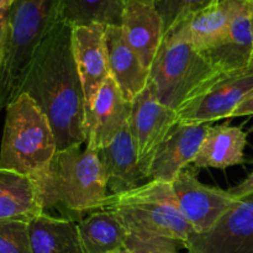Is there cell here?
Listing matches in <instances>:
<instances>
[{"mask_svg": "<svg viewBox=\"0 0 253 253\" xmlns=\"http://www.w3.org/2000/svg\"><path fill=\"white\" fill-rule=\"evenodd\" d=\"M72 32L73 26L56 20L40 43L21 88L48 120L57 151L86 142L85 95Z\"/></svg>", "mask_w": 253, "mask_h": 253, "instance_id": "obj_1", "label": "cell"}, {"mask_svg": "<svg viewBox=\"0 0 253 253\" xmlns=\"http://www.w3.org/2000/svg\"><path fill=\"white\" fill-rule=\"evenodd\" d=\"M37 187L43 210L58 209L63 215L96 211L109 195L98 150L89 145L57 151Z\"/></svg>", "mask_w": 253, "mask_h": 253, "instance_id": "obj_2", "label": "cell"}, {"mask_svg": "<svg viewBox=\"0 0 253 253\" xmlns=\"http://www.w3.org/2000/svg\"><path fill=\"white\" fill-rule=\"evenodd\" d=\"M59 0H15L0 62V111L21 93L35 53L58 19Z\"/></svg>", "mask_w": 253, "mask_h": 253, "instance_id": "obj_3", "label": "cell"}, {"mask_svg": "<svg viewBox=\"0 0 253 253\" xmlns=\"http://www.w3.org/2000/svg\"><path fill=\"white\" fill-rule=\"evenodd\" d=\"M0 168L15 170L39 183L57 152L53 130L44 114L21 93L5 109Z\"/></svg>", "mask_w": 253, "mask_h": 253, "instance_id": "obj_4", "label": "cell"}, {"mask_svg": "<svg viewBox=\"0 0 253 253\" xmlns=\"http://www.w3.org/2000/svg\"><path fill=\"white\" fill-rule=\"evenodd\" d=\"M99 210L111 212L131 236L168 237L184 246L194 230L177 208L172 184L151 180L135 189L109 194Z\"/></svg>", "mask_w": 253, "mask_h": 253, "instance_id": "obj_5", "label": "cell"}, {"mask_svg": "<svg viewBox=\"0 0 253 253\" xmlns=\"http://www.w3.org/2000/svg\"><path fill=\"white\" fill-rule=\"evenodd\" d=\"M224 76L192 43L163 37L147 84L163 105L178 113Z\"/></svg>", "mask_w": 253, "mask_h": 253, "instance_id": "obj_6", "label": "cell"}, {"mask_svg": "<svg viewBox=\"0 0 253 253\" xmlns=\"http://www.w3.org/2000/svg\"><path fill=\"white\" fill-rule=\"evenodd\" d=\"M177 123V111L163 105L148 84L131 101L128 128L137 151L138 165L147 178L156 152Z\"/></svg>", "mask_w": 253, "mask_h": 253, "instance_id": "obj_7", "label": "cell"}, {"mask_svg": "<svg viewBox=\"0 0 253 253\" xmlns=\"http://www.w3.org/2000/svg\"><path fill=\"white\" fill-rule=\"evenodd\" d=\"M172 189L178 210L195 234L210 231L240 200L229 190L203 184L185 169L172 183Z\"/></svg>", "mask_w": 253, "mask_h": 253, "instance_id": "obj_8", "label": "cell"}, {"mask_svg": "<svg viewBox=\"0 0 253 253\" xmlns=\"http://www.w3.org/2000/svg\"><path fill=\"white\" fill-rule=\"evenodd\" d=\"M188 253H253V195L240 199L210 231L193 234Z\"/></svg>", "mask_w": 253, "mask_h": 253, "instance_id": "obj_9", "label": "cell"}, {"mask_svg": "<svg viewBox=\"0 0 253 253\" xmlns=\"http://www.w3.org/2000/svg\"><path fill=\"white\" fill-rule=\"evenodd\" d=\"M253 93V66L240 73L224 76L211 88L183 106L178 121L209 124L231 118L232 113Z\"/></svg>", "mask_w": 253, "mask_h": 253, "instance_id": "obj_10", "label": "cell"}, {"mask_svg": "<svg viewBox=\"0 0 253 253\" xmlns=\"http://www.w3.org/2000/svg\"><path fill=\"white\" fill-rule=\"evenodd\" d=\"M219 73L235 74L253 63V1L247 0L217 42L200 51Z\"/></svg>", "mask_w": 253, "mask_h": 253, "instance_id": "obj_11", "label": "cell"}, {"mask_svg": "<svg viewBox=\"0 0 253 253\" xmlns=\"http://www.w3.org/2000/svg\"><path fill=\"white\" fill-rule=\"evenodd\" d=\"M209 124H185L178 121L156 152L150 178L172 184L188 165L194 162Z\"/></svg>", "mask_w": 253, "mask_h": 253, "instance_id": "obj_12", "label": "cell"}, {"mask_svg": "<svg viewBox=\"0 0 253 253\" xmlns=\"http://www.w3.org/2000/svg\"><path fill=\"white\" fill-rule=\"evenodd\" d=\"M131 103L124 98L120 88L109 77L86 109V145L101 150L113 141L128 123Z\"/></svg>", "mask_w": 253, "mask_h": 253, "instance_id": "obj_13", "label": "cell"}, {"mask_svg": "<svg viewBox=\"0 0 253 253\" xmlns=\"http://www.w3.org/2000/svg\"><path fill=\"white\" fill-rule=\"evenodd\" d=\"M72 42L88 109L100 86L110 77L105 46V26L93 24L73 27Z\"/></svg>", "mask_w": 253, "mask_h": 253, "instance_id": "obj_14", "label": "cell"}, {"mask_svg": "<svg viewBox=\"0 0 253 253\" xmlns=\"http://www.w3.org/2000/svg\"><path fill=\"white\" fill-rule=\"evenodd\" d=\"M120 27L130 48L150 71L165 37L163 21L153 1L126 0Z\"/></svg>", "mask_w": 253, "mask_h": 253, "instance_id": "obj_15", "label": "cell"}, {"mask_svg": "<svg viewBox=\"0 0 253 253\" xmlns=\"http://www.w3.org/2000/svg\"><path fill=\"white\" fill-rule=\"evenodd\" d=\"M103 165L109 194H120L140 187L147 179L138 165L137 151L131 136L128 123L124 125L108 146L98 150Z\"/></svg>", "mask_w": 253, "mask_h": 253, "instance_id": "obj_16", "label": "cell"}, {"mask_svg": "<svg viewBox=\"0 0 253 253\" xmlns=\"http://www.w3.org/2000/svg\"><path fill=\"white\" fill-rule=\"evenodd\" d=\"M247 0H217L208 9L175 26L165 37L183 40L199 51L219 41Z\"/></svg>", "mask_w": 253, "mask_h": 253, "instance_id": "obj_17", "label": "cell"}, {"mask_svg": "<svg viewBox=\"0 0 253 253\" xmlns=\"http://www.w3.org/2000/svg\"><path fill=\"white\" fill-rule=\"evenodd\" d=\"M105 46L110 77L131 103L147 86L150 71L130 48L120 26H105Z\"/></svg>", "mask_w": 253, "mask_h": 253, "instance_id": "obj_18", "label": "cell"}, {"mask_svg": "<svg viewBox=\"0 0 253 253\" xmlns=\"http://www.w3.org/2000/svg\"><path fill=\"white\" fill-rule=\"evenodd\" d=\"M44 212L39 187L27 175L0 168V220H26Z\"/></svg>", "mask_w": 253, "mask_h": 253, "instance_id": "obj_19", "label": "cell"}, {"mask_svg": "<svg viewBox=\"0 0 253 253\" xmlns=\"http://www.w3.org/2000/svg\"><path fill=\"white\" fill-rule=\"evenodd\" d=\"M247 133L236 126H210L193 165L198 168H224L245 162Z\"/></svg>", "mask_w": 253, "mask_h": 253, "instance_id": "obj_20", "label": "cell"}, {"mask_svg": "<svg viewBox=\"0 0 253 253\" xmlns=\"http://www.w3.org/2000/svg\"><path fill=\"white\" fill-rule=\"evenodd\" d=\"M77 222L46 212L30 220L32 253H84Z\"/></svg>", "mask_w": 253, "mask_h": 253, "instance_id": "obj_21", "label": "cell"}, {"mask_svg": "<svg viewBox=\"0 0 253 253\" xmlns=\"http://www.w3.org/2000/svg\"><path fill=\"white\" fill-rule=\"evenodd\" d=\"M77 225L84 253H108L126 246L128 232L111 212L96 210Z\"/></svg>", "mask_w": 253, "mask_h": 253, "instance_id": "obj_22", "label": "cell"}, {"mask_svg": "<svg viewBox=\"0 0 253 253\" xmlns=\"http://www.w3.org/2000/svg\"><path fill=\"white\" fill-rule=\"evenodd\" d=\"M126 0H59L58 17L71 26H121Z\"/></svg>", "mask_w": 253, "mask_h": 253, "instance_id": "obj_23", "label": "cell"}, {"mask_svg": "<svg viewBox=\"0 0 253 253\" xmlns=\"http://www.w3.org/2000/svg\"><path fill=\"white\" fill-rule=\"evenodd\" d=\"M216 1L217 0H155L153 4L162 19L166 35Z\"/></svg>", "mask_w": 253, "mask_h": 253, "instance_id": "obj_24", "label": "cell"}, {"mask_svg": "<svg viewBox=\"0 0 253 253\" xmlns=\"http://www.w3.org/2000/svg\"><path fill=\"white\" fill-rule=\"evenodd\" d=\"M0 253H32L29 221L0 220Z\"/></svg>", "mask_w": 253, "mask_h": 253, "instance_id": "obj_25", "label": "cell"}, {"mask_svg": "<svg viewBox=\"0 0 253 253\" xmlns=\"http://www.w3.org/2000/svg\"><path fill=\"white\" fill-rule=\"evenodd\" d=\"M178 244L180 242L168 237L138 239L128 235L126 240V247L132 253H179Z\"/></svg>", "mask_w": 253, "mask_h": 253, "instance_id": "obj_26", "label": "cell"}, {"mask_svg": "<svg viewBox=\"0 0 253 253\" xmlns=\"http://www.w3.org/2000/svg\"><path fill=\"white\" fill-rule=\"evenodd\" d=\"M229 192L231 193V194H234L235 197L240 198V199L253 195V170L251 172V174H250L244 182L240 183L237 187L230 189Z\"/></svg>", "mask_w": 253, "mask_h": 253, "instance_id": "obj_27", "label": "cell"}, {"mask_svg": "<svg viewBox=\"0 0 253 253\" xmlns=\"http://www.w3.org/2000/svg\"><path fill=\"white\" fill-rule=\"evenodd\" d=\"M9 7L0 9V51L4 49L5 40L7 35V21H9Z\"/></svg>", "mask_w": 253, "mask_h": 253, "instance_id": "obj_28", "label": "cell"}, {"mask_svg": "<svg viewBox=\"0 0 253 253\" xmlns=\"http://www.w3.org/2000/svg\"><path fill=\"white\" fill-rule=\"evenodd\" d=\"M253 115V93L246 100L241 103V105L232 113L231 118H241V116H251Z\"/></svg>", "mask_w": 253, "mask_h": 253, "instance_id": "obj_29", "label": "cell"}, {"mask_svg": "<svg viewBox=\"0 0 253 253\" xmlns=\"http://www.w3.org/2000/svg\"><path fill=\"white\" fill-rule=\"evenodd\" d=\"M15 0H0V9H4V7H9L11 6L12 2Z\"/></svg>", "mask_w": 253, "mask_h": 253, "instance_id": "obj_30", "label": "cell"}, {"mask_svg": "<svg viewBox=\"0 0 253 253\" xmlns=\"http://www.w3.org/2000/svg\"><path fill=\"white\" fill-rule=\"evenodd\" d=\"M108 253H132V252H131L130 250L125 246V247H123V249H119V250H116V251H111Z\"/></svg>", "mask_w": 253, "mask_h": 253, "instance_id": "obj_31", "label": "cell"}, {"mask_svg": "<svg viewBox=\"0 0 253 253\" xmlns=\"http://www.w3.org/2000/svg\"><path fill=\"white\" fill-rule=\"evenodd\" d=\"M2 51H4V49H1V51H0V62H1V57H2Z\"/></svg>", "mask_w": 253, "mask_h": 253, "instance_id": "obj_32", "label": "cell"}, {"mask_svg": "<svg viewBox=\"0 0 253 253\" xmlns=\"http://www.w3.org/2000/svg\"><path fill=\"white\" fill-rule=\"evenodd\" d=\"M142 1H155V0H142Z\"/></svg>", "mask_w": 253, "mask_h": 253, "instance_id": "obj_33", "label": "cell"}, {"mask_svg": "<svg viewBox=\"0 0 253 253\" xmlns=\"http://www.w3.org/2000/svg\"><path fill=\"white\" fill-rule=\"evenodd\" d=\"M251 1H253V0H251Z\"/></svg>", "mask_w": 253, "mask_h": 253, "instance_id": "obj_34", "label": "cell"}, {"mask_svg": "<svg viewBox=\"0 0 253 253\" xmlns=\"http://www.w3.org/2000/svg\"><path fill=\"white\" fill-rule=\"evenodd\" d=\"M252 66H253V63H252Z\"/></svg>", "mask_w": 253, "mask_h": 253, "instance_id": "obj_35", "label": "cell"}]
</instances>
